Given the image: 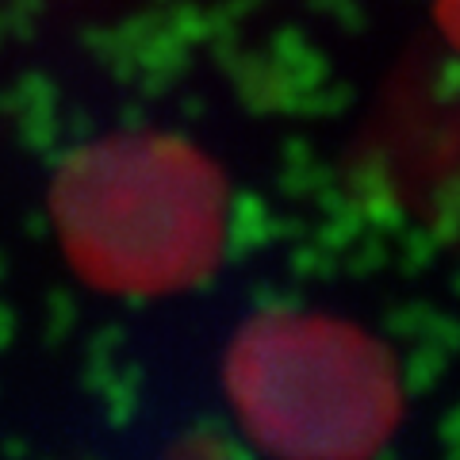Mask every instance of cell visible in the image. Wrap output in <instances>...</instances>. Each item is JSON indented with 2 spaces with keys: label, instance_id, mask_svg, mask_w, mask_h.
I'll return each mask as SVG.
<instances>
[{
  "label": "cell",
  "instance_id": "6da1fadb",
  "mask_svg": "<svg viewBox=\"0 0 460 460\" xmlns=\"http://www.w3.org/2000/svg\"><path fill=\"white\" fill-rule=\"evenodd\" d=\"M50 215L81 280L165 296L219 265L226 184L219 165L177 135H111L66 157Z\"/></svg>",
  "mask_w": 460,
  "mask_h": 460
},
{
  "label": "cell",
  "instance_id": "7a4b0ae2",
  "mask_svg": "<svg viewBox=\"0 0 460 460\" xmlns=\"http://www.w3.org/2000/svg\"><path fill=\"white\" fill-rule=\"evenodd\" d=\"M226 395L246 434L277 456H368L399 422L384 345L319 311H265L226 353Z\"/></svg>",
  "mask_w": 460,
  "mask_h": 460
},
{
  "label": "cell",
  "instance_id": "3957f363",
  "mask_svg": "<svg viewBox=\"0 0 460 460\" xmlns=\"http://www.w3.org/2000/svg\"><path fill=\"white\" fill-rule=\"evenodd\" d=\"M372 162L414 219L460 238V89L426 74L387 96Z\"/></svg>",
  "mask_w": 460,
  "mask_h": 460
},
{
  "label": "cell",
  "instance_id": "277c9868",
  "mask_svg": "<svg viewBox=\"0 0 460 460\" xmlns=\"http://www.w3.org/2000/svg\"><path fill=\"white\" fill-rule=\"evenodd\" d=\"M438 23L449 39V47L460 54V0H438Z\"/></svg>",
  "mask_w": 460,
  "mask_h": 460
}]
</instances>
